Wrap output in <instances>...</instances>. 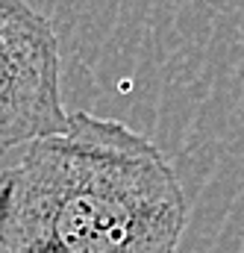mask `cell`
<instances>
[{"label":"cell","instance_id":"6da1fadb","mask_svg":"<svg viewBox=\"0 0 244 253\" xmlns=\"http://www.w3.org/2000/svg\"><path fill=\"white\" fill-rule=\"evenodd\" d=\"M185 224L171 159L115 118L71 112L0 171V253H177Z\"/></svg>","mask_w":244,"mask_h":253},{"label":"cell","instance_id":"7a4b0ae2","mask_svg":"<svg viewBox=\"0 0 244 253\" xmlns=\"http://www.w3.org/2000/svg\"><path fill=\"white\" fill-rule=\"evenodd\" d=\"M59 39L27 0H0V150L68 126Z\"/></svg>","mask_w":244,"mask_h":253}]
</instances>
